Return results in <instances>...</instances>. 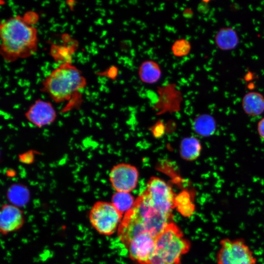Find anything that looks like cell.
I'll use <instances>...</instances> for the list:
<instances>
[{"mask_svg": "<svg viewBox=\"0 0 264 264\" xmlns=\"http://www.w3.org/2000/svg\"><path fill=\"white\" fill-rule=\"evenodd\" d=\"M24 215L17 206L5 204L0 213V230L3 235H6L20 229L24 223Z\"/></svg>", "mask_w": 264, "mask_h": 264, "instance_id": "obj_10", "label": "cell"}, {"mask_svg": "<svg viewBox=\"0 0 264 264\" xmlns=\"http://www.w3.org/2000/svg\"><path fill=\"white\" fill-rule=\"evenodd\" d=\"M201 145L199 141L194 137L184 138L180 145L181 156L187 160H194L200 154Z\"/></svg>", "mask_w": 264, "mask_h": 264, "instance_id": "obj_15", "label": "cell"}, {"mask_svg": "<svg viewBox=\"0 0 264 264\" xmlns=\"http://www.w3.org/2000/svg\"><path fill=\"white\" fill-rule=\"evenodd\" d=\"M26 115L29 121L40 127L53 121L56 117V112L50 103L38 100L30 107Z\"/></svg>", "mask_w": 264, "mask_h": 264, "instance_id": "obj_11", "label": "cell"}, {"mask_svg": "<svg viewBox=\"0 0 264 264\" xmlns=\"http://www.w3.org/2000/svg\"><path fill=\"white\" fill-rule=\"evenodd\" d=\"M138 172L131 164L120 163L113 166L110 171V181L116 192L130 193L135 188L138 179Z\"/></svg>", "mask_w": 264, "mask_h": 264, "instance_id": "obj_8", "label": "cell"}, {"mask_svg": "<svg viewBox=\"0 0 264 264\" xmlns=\"http://www.w3.org/2000/svg\"><path fill=\"white\" fill-rule=\"evenodd\" d=\"M118 68L117 66H110L108 70L102 73L103 75L107 76L112 80H115L118 74Z\"/></svg>", "mask_w": 264, "mask_h": 264, "instance_id": "obj_20", "label": "cell"}, {"mask_svg": "<svg viewBox=\"0 0 264 264\" xmlns=\"http://www.w3.org/2000/svg\"><path fill=\"white\" fill-rule=\"evenodd\" d=\"M242 106L246 114L259 116L264 112V96L259 92L249 91L242 98Z\"/></svg>", "mask_w": 264, "mask_h": 264, "instance_id": "obj_13", "label": "cell"}, {"mask_svg": "<svg viewBox=\"0 0 264 264\" xmlns=\"http://www.w3.org/2000/svg\"><path fill=\"white\" fill-rule=\"evenodd\" d=\"M257 129L260 137L264 140V117L261 118L257 124Z\"/></svg>", "mask_w": 264, "mask_h": 264, "instance_id": "obj_21", "label": "cell"}, {"mask_svg": "<svg viewBox=\"0 0 264 264\" xmlns=\"http://www.w3.org/2000/svg\"><path fill=\"white\" fill-rule=\"evenodd\" d=\"M193 15V11L189 8H186L183 11V16L185 18H189Z\"/></svg>", "mask_w": 264, "mask_h": 264, "instance_id": "obj_22", "label": "cell"}, {"mask_svg": "<svg viewBox=\"0 0 264 264\" xmlns=\"http://www.w3.org/2000/svg\"><path fill=\"white\" fill-rule=\"evenodd\" d=\"M192 48L190 42L187 39L181 38L176 40L171 46L173 54L176 57H182L188 55Z\"/></svg>", "mask_w": 264, "mask_h": 264, "instance_id": "obj_19", "label": "cell"}, {"mask_svg": "<svg viewBox=\"0 0 264 264\" xmlns=\"http://www.w3.org/2000/svg\"><path fill=\"white\" fill-rule=\"evenodd\" d=\"M122 215L111 202L98 201L89 210L88 218L91 226L100 234L110 236L118 230Z\"/></svg>", "mask_w": 264, "mask_h": 264, "instance_id": "obj_5", "label": "cell"}, {"mask_svg": "<svg viewBox=\"0 0 264 264\" xmlns=\"http://www.w3.org/2000/svg\"><path fill=\"white\" fill-rule=\"evenodd\" d=\"M156 239L148 233H143L130 240L125 246L131 259L139 264H149L154 249Z\"/></svg>", "mask_w": 264, "mask_h": 264, "instance_id": "obj_9", "label": "cell"}, {"mask_svg": "<svg viewBox=\"0 0 264 264\" xmlns=\"http://www.w3.org/2000/svg\"><path fill=\"white\" fill-rule=\"evenodd\" d=\"M175 207L183 216L189 217L195 211V206L190 195L187 192H184L175 198Z\"/></svg>", "mask_w": 264, "mask_h": 264, "instance_id": "obj_18", "label": "cell"}, {"mask_svg": "<svg viewBox=\"0 0 264 264\" xmlns=\"http://www.w3.org/2000/svg\"><path fill=\"white\" fill-rule=\"evenodd\" d=\"M215 43L218 48L223 51H229L236 48L240 43L237 31L231 27H223L216 33Z\"/></svg>", "mask_w": 264, "mask_h": 264, "instance_id": "obj_12", "label": "cell"}, {"mask_svg": "<svg viewBox=\"0 0 264 264\" xmlns=\"http://www.w3.org/2000/svg\"><path fill=\"white\" fill-rule=\"evenodd\" d=\"M190 247V242L180 228L171 221L157 237L149 264H180L182 256Z\"/></svg>", "mask_w": 264, "mask_h": 264, "instance_id": "obj_4", "label": "cell"}, {"mask_svg": "<svg viewBox=\"0 0 264 264\" xmlns=\"http://www.w3.org/2000/svg\"><path fill=\"white\" fill-rule=\"evenodd\" d=\"M140 80L144 83L153 84L160 79L162 71L157 62L147 60L140 64L138 70Z\"/></svg>", "mask_w": 264, "mask_h": 264, "instance_id": "obj_14", "label": "cell"}, {"mask_svg": "<svg viewBox=\"0 0 264 264\" xmlns=\"http://www.w3.org/2000/svg\"><path fill=\"white\" fill-rule=\"evenodd\" d=\"M171 219L153 207L144 191L135 199L133 207L125 214L117 230L118 237L124 244L143 233L157 238Z\"/></svg>", "mask_w": 264, "mask_h": 264, "instance_id": "obj_1", "label": "cell"}, {"mask_svg": "<svg viewBox=\"0 0 264 264\" xmlns=\"http://www.w3.org/2000/svg\"><path fill=\"white\" fill-rule=\"evenodd\" d=\"M135 201L130 193L116 192L112 197L111 203L122 215L133 207Z\"/></svg>", "mask_w": 264, "mask_h": 264, "instance_id": "obj_16", "label": "cell"}, {"mask_svg": "<svg viewBox=\"0 0 264 264\" xmlns=\"http://www.w3.org/2000/svg\"><path fill=\"white\" fill-rule=\"evenodd\" d=\"M194 126L198 133L205 136L212 135L216 128L215 119L207 114H202L198 117L195 120Z\"/></svg>", "mask_w": 264, "mask_h": 264, "instance_id": "obj_17", "label": "cell"}, {"mask_svg": "<svg viewBox=\"0 0 264 264\" xmlns=\"http://www.w3.org/2000/svg\"><path fill=\"white\" fill-rule=\"evenodd\" d=\"M220 244L216 255L217 264H256V258L242 239L225 238Z\"/></svg>", "mask_w": 264, "mask_h": 264, "instance_id": "obj_6", "label": "cell"}, {"mask_svg": "<svg viewBox=\"0 0 264 264\" xmlns=\"http://www.w3.org/2000/svg\"><path fill=\"white\" fill-rule=\"evenodd\" d=\"M0 53L8 62L27 58L37 49V30L24 17L17 16L4 21L0 24Z\"/></svg>", "mask_w": 264, "mask_h": 264, "instance_id": "obj_2", "label": "cell"}, {"mask_svg": "<svg viewBox=\"0 0 264 264\" xmlns=\"http://www.w3.org/2000/svg\"><path fill=\"white\" fill-rule=\"evenodd\" d=\"M86 86L82 72L69 63L53 70L43 83L42 90L56 102L70 100Z\"/></svg>", "mask_w": 264, "mask_h": 264, "instance_id": "obj_3", "label": "cell"}, {"mask_svg": "<svg viewBox=\"0 0 264 264\" xmlns=\"http://www.w3.org/2000/svg\"><path fill=\"white\" fill-rule=\"evenodd\" d=\"M145 192L155 210L172 219L176 196L168 184L159 177L153 176L149 180Z\"/></svg>", "mask_w": 264, "mask_h": 264, "instance_id": "obj_7", "label": "cell"}]
</instances>
